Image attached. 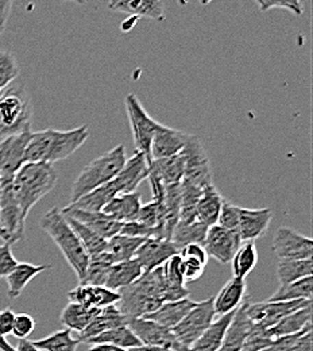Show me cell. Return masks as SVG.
Wrapping results in <instances>:
<instances>
[{
	"mask_svg": "<svg viewBox=\"0 0 313 351\" xmlns=\"http://www.w3.org/2000/svg\"><path fill=\"white\" fill-rule=\"evenodd\" d=\"M88 136L90 130L86 125L66 132L46 129L32 132L25 150L23 164L44 162L53 165L75 154L87 142Z\"/></svg>",
	"mask_w": 313,
	"mask_h": 351,
	"instance_id": "obj_1",
	"label": "cell"
},
{
	"mask_svg": "<svg viewBox=\"0 0 313 351\" xmlns=\"http://www.w3.org/2000/svg\"><path fill=\"white\" fill-rule=\"evenodd\" d=\"M116 307L130 320L145 317L161 307L166 299V280L164 267L143 273L132 285L119 291Z\"/></svg>",
	"mask_w": 313,
	"mask_h": 351,
	"instance_id": "obj_2",
	"label": "cell"
},
{
	"mask_svg": "<svg viewBox=\"0 0 313 351\" xmlns=\"http://www.w3.org/2000/svg\"><path fill=\"white\" fill-rule=\"evenodd\" d=\"M55 184L57 173L50 164L29 162L21 167L14 176L11 191L23 219H27L30 210L53 191Z\"/></svg>",
	"mask_w": 313,
	"mask_h": 351,
	"instance_id": "obj_3",
	"label": "cell"
},
{
	"mask_svg": "<svg viewBox=\"0 0 313 351\" xmlns=\"http://www.w3.org/2000/svg\"><path fill=\"white\" fill-rule=\"evenodd\" d=\"M40 227L51 238V241L61 250L66 263L76 273L79 282L84 278L90 256L82 245L79 237L72 230L69 223L62 215L61 208H51L40 220Z\"/></svg>",
	"mask_w": 313,
	"mask_h": 351,
	"instance_id": "obj_4",
	"label": "cell"
},
{
	"mask_svg": "<svg viewBox=\"0 0 313 351\" xmlns=\"http://www.w3.org/2000/svg\"><path fill=\"white\" fill-rule=\"evenodd\" d=\"M33 103L22 83H12L0 93V141L32 132Z\"/></svg>",
	"mask_w": 313,
	"mask_h": 351,
	"instance_id": "obj_5",
	"label": "cell"
},
{
	"mask_svg": "<svg viewBox=\"0 0 313 351\" xmlns=\"http://www.w3.org/2000/svg\"><path fill=\"white\" fill-rule=\"evenodd\" d=\"M126 161L127 157L123 145H118L105 154L90 161L72 185L71 204L76 203L96 188L112 181L123 169Z\"/></svg>",
	"mask_w": 313,
	"mask_h": 351,
	"instance_id": "obj_6",
	"label": "cell"
},
{
	"mask_svg": "<svg viewBox=\"0 0 313 351\" xmlns=\"http://www.w3.org/2000/svg\"><path fill=\"white\" fill-rule=\"evenodd\" d=\"M214 296L207 300L197 302L179 324L172 328L179 345L186 350L207 331V328L215 322L216 313L214 309Z\"/></svg>",
	"mask_w": 313,
	"mask_h": 351,
	"instance_id": "obj_7",
	"label": "cell"
},
{
	"mask_svg": "<svg viewBox=\"0 0 313 351\" xmlns=\"http://www.w3.org/2000/svg\"><path fill=\"white\" fill-rule=\"evenodd\" d=\"M181 154L184 158V178L181 182H188L201 189L214 184L208 154L197 136L190 135Z\"/></svg>",
	"mask_w": 313,
	"mask_h": 351,
	"instance_id": "obj_8",
	"label": "cell"
},
{
	"mask_svg": "<svg viewBox=\"0 0 313 351\" xmlns=\"http://www.w3.org/2000/svg\"><path fill=\"white\" fill-rule=\"evenodd\" d=\"M126 111L129 117V122L132 126V132L134 138V145L136 152L143 153L147 158V162L151 161L150 158V147L151 141L154 136L158 122L154 121L143 108L142 103L134 93H129L126 96Z\"/></svg>",
	"mask_w": 313,
	"mask_h": 351,
	"instance_id": "obj_9",
	"label": "cell"
},
{
	"mask_svg": "<svg viewBox=\"0 0 313 351\" xmlns=\"http://www.w3.org/2000/svg\"><path fill=\"white\" fill-rule=\"evenodd\" d=\"M271 249L279 261L312 260L313 257L312 239L289 227L277 230Z\"/></svg>",
	"mask_w": 313,
	"mask_h": 351,
	"instance_id": "obj_10",
	"label": "cell"
},
{
	"mask_svg": "<svg viewBox=\"0 0 313 351\" xmlns=\"http://www.w3.org/2000/svg\"><path fill=\"white\" fill-rule=\"evenodd\" d=\"M312 304V300H295V302H262L251 304L249 302L246 313L254 326L268 330L277 324L282 317Z\"/></svg>",
	"mask_w": 313,
	"mask_h": 351,
	"instance_id": "obj_11",
	"label": "cell"
},
{
	"mask_svg": "<svg viewBox=\"0 0 313 351\" xmlns=\"http://www.w3.org/2000/svg\"><path fill=\"white\" fill-rule=\"evenodd\" d=\"M127 326L132 328L142 346H157L173 351H188L179 345L172 330L165 328L153 320L145 317L130 319Z\"/></svg>",
	"mask_w": 313,
	"mask_h": 351,
	"instance_id": "obj_12",
	"label": "cell"
},
{
	"mask_svg": "<svg viewBox=\"0 0 313 351\" xmlns=\"http://www.w3.org/2000/svg\"><path fill=\"white\" fill-rule=\"evenodd\" d=\"M30 134L26 132L0 141V185L11 184L14 176L23 165V156Z\"/></svg>",
	"mask_w": 313,
	"mask_h": 351,
	"instance_id": "obj_13",
	"label": "cell"
},
{
	"mask_svg": "<svg viewBox=\"0 0 313 351\" xmlns=\"http://www.w3.org/2000/svg\"><path fill=\"white\" fill-rule=\"evenodd\" d=\"M242 239L238 231L225 230L219 226L208 227L205 241L203 247L205 249L208 257L215 258L221 263H231L232 257L242 245Z\"/></svg>",
	"mask_w": 313,
	"mask_h": 351,
	"instance_id": "obj_14",
	"label": "cell"
},
{
	"mask_svg": "<svg viewBox=\"0 0 313 351\" xmlns=\"http://www.w3.org/2000/svg\"><path fill=\"white\" fill-rule=\"evenodd\" d=\"M12 184V182H11ZM11 184L0 185V227L8 235V245H14L25 237V223L14 199Z\"/></svg>",
	"mask_w": 313,
	"mask_h": 351,
	"instance_id": "obj_15",
	"label": "cell"
},
{
	"mask_svg": "<svg viewBox=\"0 0 313 351\" xmlns=\"http://www.w3.org/2000/svg\"><path fill=\"white\" fill-rule=\"evenodd\" d=\"M179 247L172 241L149 238L138 249L135 260L140 263L143 271L147 273L168 263L172 257L179 256Z\"/></svg>",
	"mask_w": 313,
	"mask_h": 351,
	"instance_id": "obj_16",
	"label": "cell"
},
{
	"mask_svg": "<svg viewBox=\"0 0 313 351\" xmlns=\"http://www.w3.org/2000/svg\"><path fill=\"white\" fill-rule=\"evenodd\" d=\"M192 134L158 123L150 147L151 160H162L181 153Z\"/></svg>",
	"mask_w": 313,
	"mask_h": 351,
	"instance_id": "obj_17",
	"label": "cell"
},
{
	"mask_svg": "<svg viewBox=\"0 0 313 351\" xmlns=\"http://www.w3.org/2000/svg\"><path fill=\"white\" fill-rule=\"evenodd\" d=\"M61 211L64 215L84 224L86 227H88L93 232H96L99 237H101L105 241L118 235L122 228V223L110 218L108 215H105L103 213H90V211L79 210V208L72 207L71 204L66 206L65 208H62Z\"/></svg>",
	"mask_w": 313,
	"mask_h": 351,
	"instance_id": "obj_18",
	"label": "cell"
},
{
	"mask_svg": "<svg viewBox=\"0 0 313 351\" xmlns=\"http://www.w3.org/2000/svg\"><path fill=\"white\" fill-rule=\"evenodd\" d=\"M273 219V213L268 208H242L239 207L238 234L242 242H254L261 238L266 231Z\"/></svg>",
	"mask_w": 313,
	"mask_h": 351,
	"instance_id": "obj_19",
	"label": "cell"
},
{
	"mask_svg": "<svg viewBox=\"0 0 313 351\" xmlns=\"http://www.w3.org/2000/svg\"><path fill=\"white\" fill-rule=\"evenodd\" d=\"M69 303H76L92 309L116 306L121 296L119 292L111 291L105 287H93V285H80L68 293Z\"/></svg>",
	"mask_w": 313,
	"mask_h": 351,
	"instance_id": "obj_20",
	"label": "cell"
},
{
	"mask_svg": "<svg viewBox=\"0 0 313 351\" xmlns=\"http://www.w3.org/2000/svg\"><path fill=\"white\" fill-rule=\"evenodd\" d=\"M249 302H245L235 311L232 322L224 335L223 345L219 351H242L247 338L254 330V324L247 317L246 308Z\"/></svg>",
	"mask_w": 313,
	"mask_h": 351,
	"instance_id": "obj_21",
	"label": "cell"
},
{
	"mask_svg": "<svg viewBox=\"0 0 313 351\" xmlns=\"http://www.w3.org/2000/svg\"><path fill=\"white\" fill-rule=\"evenodd\" d=\"M108 8L134 18H150L158 22L166 19L165 3L161 0H114L108 3Z\"/></svg>",
	"mask_w": 313,
	"mask_h": 351,
	"instance_id": "obj_22",
	"label": "cell"
},
{
	"mask_svg": "<svg viewBox=\"0 0 313 351\" xmlns=\"http://www.w3.org/2000/svg\"><path fill=\"white\" fill-rule=\"evenodd\" d=\"M129 319L119 311L116 306L101 308L99 309L97 315L93 317V320L87 326L84 331H82L77 337V339L83 343H87L90 339L121 326H127Z\"/></svg>",
	"mask_w": 313,
	"mask_h": 351,
	"instance_id": "obj_23",
	"label": "cell"
},
{
	"mask_svg": "<svg viewBox=\"0 0 313 351\" xmlns=\"http://www.w3.org/2000/svg\"><path fill=\"white\" fill-rule=\"evenodd\" d=\"M247 293L246 278L232 277L222 288L219 295L214 299V309L216 316H224L235 312L245 303Z\"/></svg>",
	"mask_w": 313,
	"mask_h": 351,
	"instance_id": "obj_24",
	"label": "cell"
},
{
	"mask_svg": "<svg viewBox=\"0 0 313 351\" xmlns=\"http://www.w3.org/2000/svg\"><path fill=\"white\" fill-rule=\"evenodd\" d=\"M140 207H142L140 193L135 191L132 193L118 195L103 208L101 213L123 224V223L135 221L138 219Z\"/></svg>",
	"mask_w": 313,
	"mask_h": 351,
	"instance_id": "obj_25",
	"label": "cell"
},
{
	"mask_svg": "<svg viewBox=\"0 0 313 351\" xmlns=\"http://www.w3.org/2000/svg\"><path fill=\"white\" fill-rule=\"evenodd\" d=\"M149 162L143 153L135 152L134 156L126 161L123 169L115 177V181L121 186L122 193L135 192L136 186L147 180Z\"/></svg>",
	"mask_w": 313,
	"mask_h": 351,
	"instance_id": "obj_26",
	"label": "cell"
},
{
	"mask_svg": "<svg viewBox=\"0 0 313 351\" xmlns=\"http://www.w3.org/2000/svg\"><path fill=\"white\" fill-rule=\"evenodd\" d=\"M312 326V304L301 308L285 317H282L277 324L268 328V337L275 341L282 337H289L304 331Z\"/></svg>",
	"mask_w": 313,
	"mask_h": 351,
	"instance_id": "obj_27",
	"label": "cell"
},
{
	"mask_svg": "<svg viewBox=\"0 0 313 351\" xmlns=\"http://www.w3.org/2000/svg\"><path fill=\"white\" fill-rule=\"evenodd\" d=\"M147 178H154L162 182L164 185L181 184L184 178V158L179 153L173 157L162 160H151L149 162V176Z\"/></svg>",
	"mask_w": 313,
	"mask_h": 351,
	"instance_id": "obj_28",
	"label": "cell"
},
{
	"mask_svg": "<svg viewBox=\"0 0 313 351\" xmlns=\"http://www.w3.org/2000/svg\"><path fill=\"white\" fill-rule=\"evenodd\" d=\"M197 302L190 300L189 298L181 299L177 302H168L164 303L158 309L145 316V319L153 320L161 324L165 328H175L179 322L186 316V313L196 306Z\"/></svg>",
	"mask_w": 313,
	"mask_h": 351,
	"instance_id": "obj_29",
	"label": "cell"
},
{
	"mask_svg": "<svg viewBox=\"0 0 313 351\" xmlns=\"http://www.w3.org/2000/svg\"><path fill=\"white\" fill-rule=\"evenodd\" d=\"M223 202L224 197L222 193L218 191V188L214 184L204 188L196 207L197 221L203 223L207 227L216 226Z\"/></svg>",
	"mask_w": 313,
	"mask_h": 351,
	"instance_id": "obj_30",
	"label": "cell"
},
{
	"mask_svg": "<svg viewBox=\"0 0 313 351\" xmlns=\"http://www.w3.org/2000/svg\"><path fill=\"white\" fill-rule=\"evenodd\" d=\"M235 312L219 316L188 351H219Z\"/></svg>",
	"mask_w": 313,
	"mask_h": 351,
	"instance_id": "obj_31",
	"label": "cell"
},
{
	"mask_svg": "<svg viewBox=\"0 0 313 351\" xmlns=\"http://www.w3.org/2000/svg\"><path fill=\"white\" fill-rule=\"evenodd\" d=\"M143 273L145 271L140 263H138L135 258L129 261L115 263L110 269V273L105 281V288L119 292L121 289L132 285L138 278H140Z\"/></svg>",
	"mask_w": 313,
	"mask_h": 351,
	"instance_id": "obj_32",
	"label": "cell"
},
{
	"mask_svg": "<svg viewBox=\"0 0 313 351\" xmlns=\"http://www.w3.org/2000/svg\"><path fill=\"white\" fill-rule=\"evenodd\" d=\"M47 269H50L49 265L18 263L15 269L5 277V282L8 287V298L10 299L19 298L23 289L27 287V284Z\"/></svg>",
	"mask_w": 313,
	"mask_h": 351,
	"instance_id": "obj_33",
	"label": "cell"
},
{
	"mask_svg": "<svg viewBox=\"0 0 313 351\" xmlns=\"http://www.w3.org/2000/svg\"><path fill=\"white\" fill-rule=\"evenodd\" d=\"M116 263L114 257L108 253H100L92 256L84 274V278L80 281V285H93V287H105V281L112 265Z\"/></svg>",
	"mask_w": 313,
	"mask_h": 351,
	"instance_id": "obj_34",
	"label": "cell"
},
{
	"mask_svg": "<svg viewBox=\"0 0 313 351\" xmlns=\"http://www.w3.org/2000/svg\"><path fill=\"white\" fill-rule=\"evenodd\" d=\"M99 309L84 307L76 303H68V306L62 309L60 322L65 328L71 331H77L79 334L87 328V326L97 315Z\"/></svg>",
	"mask_w": 313,
	"mask_h": 351,
	"instance_id": "obj_35",
	"label": "cell"
},
{
	"mask_svg": "<svg viewBox=\"0 0 313 351\" xmlns=\"http://www.w3.org/2000/svg\"><path fill=\"white\" fill-rule=\"evenodd\" d=\"M87 343L88 345L105 343V345H112V346L122 348L126 350H132L134 348L142 346L129 326H121V327L111 328V330L92 338Z\"/></svg>",
	"mask_w": 313,
	"mask_h": 351,
	"instance_id": "obj_36",
	"label": "cell"
},
{
	"mask_svg": "<svg viewBox=\"0 0 313 351\" xmlns=\"http://www.w3.org/2000/svg\"><path fill=\"white\" fill-rule=\"evenodd\" d=\"M207 231H208V227L200 221H195L189 224L179 221L173 230L171 241L179 247V250L188 245L203 246Z\"/></svg>",
	"mask_w": 313,
	"mask_h": 351,
	"instance_id": "obj_37",
	"label": "cell"
},
{
	"mask_svg": "<svg viewBox=\"0 0 313 351\" xmlns=\"http://www.w3.org/2000/svg\"><path fill=\"white\" fill-rule=\"evenodd\" d=\"M313 276L297 280L288 285H279L277 292L268 302H295V300H312Z\"/></svg>",
	"mask_w": 313,
	"mask_h": 351,
	"instance_id": "obj_38",
	"label": "cell"
},
{
	"mask_svg": "<svg viewBox=\"0 0 313 351\" xmlns=\"http://www.w3.org/2000/svg\"><path fill=\"white\" fill-rule=\"evenodd\" d=\"M234 277L246 278L258 263V250L254 242H243L231 260Z\"/></svg>",
	"mask_w": 313,
	"mask_h": 351,
	"instance_id": "obj_39",
	"label": "cell"
},
{
	"mask_svg": "<svg viewBox=\"0 0 313 351\" xmlns=\"http://www.w3.org/2000/svg\"><path fill=\"white\" fill-rule=\"evenodd\" d=\"M146 239L143 238H130L122 234H118L107 241V252L114 257L116 263L129 261L135 258L138 249Z\"/></svg>",
	"mask_w": 313,
	"mask_h": 351,
	"instance_id": "obj_40",
	"label": "cell"
},
{
	"mask_svg": "<svg viewBox=\"0 0 313 351\" xmlns=\"http://www.w3.org/2000/svg\"><path fill=\"white\" fill-rule=\"evenodd\" d=\"M313 276L312 260H299V261H278L277 277L279 285H288L297 280Z\"/></svg>",
	"mask_w": 313,
	"mask_h": 351,
	"instance_id": "obj_41",
	"label": "cell"
},
{
	"mask_svg": "<svg viewBox=\"0 0 313 351\" xmlns=\"http://www.w3.org/2000/svg\"><path fill=\"white\" fill-rule=\"evenodd\" d=\"M32 342L41 351H76L82 343L77 338L72 337V331L68 328L55 331L42 339Z\"/></svg>",
	"mask_w": 313,
	"mask_h": 351,
	"instance_id": "obj_42",
	"label": "cell"
},
{
	"mask_svg": "<svg viewBox=\"0 0 313 351\" xmlns=\"http://www.w3.org/2000/svg\"><path fill=\"white\" fill-rule=\"evenodd\" d=\"M203 189L188 182H181V207H179V221L195 223L197 221L196 207L201 197Z\"/></svg>",
	"mask_w": 313,
	"mask_h": 351,
	"instance_id": "obj_43",
	"label": "cell"
},
{
	"mask_svg": "<svg viewBox=\"0 0 313 351\" xmlns=\"http://www.w3.org/2000/svg\"><path fill=\"white\" fill-rule=\"evenodd\" d=\"M64 217H65L66 221L69 223V226L72 227V230L76 232V235L79 237L82 245L84 246V249H86V252L88 253L90 257L107 252V241L105 239L99 237L96 232H93L88 227L79 223L77 220L72 219L66 215H64Z\"/></svg>",
	"mask_w": 313,
	"mask_h": 351,
	"instance_id": "obj_44",
	"label": "cell"
},
{
	"mask_svg": "<svg viewBox=\"0 0 313 351\" xmlns=\"http://www.w3.org/2000/svg\"><path fill=\"white\" fill-rule=\"evenodd\" d=\"M19 76V65L11 51L0 50V93Z\"/></svg>",
	"mask_w": 313,
	"mask_h": 351,
	"instance_id": "obj_45",
	"label": "cell"
},
{
	"mask_svg": "<svg viewBox=\"0 0 313 351\" xmlns=\"http://www.w3.org/2000/svg\"><path fill=\"white\" fill-rule=\"evenodd\" d=\"M260 11L262 12H266L268 10H273V8H285L288 10L289 12L297 15V16H301L304 14V4L299 0H281V1H273V0H257L255 1Z\"/></svg>",
	"mask_w": 313,
	"mask_h": 351,
	"instance_id": "obj_46",
	"label": "cell"
},
{
	"mask_svg": "<svg viewBox=\"0 0 313 351\" xmlns=\"http://www.w3.org/2000/svg\"><path fill=\"white\" fill-rule=\"evenodd\" d=\"M34 328H36V320L33 319V316H30L29 313H18L15 315L11 334L19 341H22V339H27L30 334L34 331Z\"/></svg>",
	"mask_w": 313,
	"mask_h": 351,
	"instance_id": "obj_47",
	"label": "cell"
},
{
	"mask_svg": "<svg viewBox=\"0 0 313 351\" xmlns=\"http://www.w3.org/2000/svg\"><path fill=\"white\" fill-rule=\"evenodd\" d=\"M238 220H239V207L224 199L216 226L223 227L225 230L238 231Z\"/></svg>",
	"mask_w": 313,
	"mask_h": 351,
	"instance_id": "obj_48",
	"label": "cell"
},
{
	"mask_svg": "<svg viewBox=\"0 0 313 351\" xmlns=\"http://www.w3.org/2000/svg\"><path fill=\"white\" fill-rule=\"evenodd\" d=\"M119 234L126 235V237H130V238H143V239L158 238V231H157V228L147 227V226L139 223L138 220L129 221V223H123ZM158 239H160V238H158Z\"/></svg>",
	"mask_w": 313,
	"mask_h": 351,
	"instance_id": "obj_49",
	"label": "cell"
},
{
	"mask_svg": "<svg viewBox=\"0 0 313 351\" xmlns=\"http://www.w3.org/2000/svg\"><path fill=\"white\" fill-rule=\"evenodd\" d=\"M181 258V257H179ZM205 266L203 263L197 261V260H192V258H185L182 260L181 258V270H182V276H184V280H185V284L186 282H193V281H197L203 274H204V270H205Z\"/></svg>",
	"mask_w": 313,
	"mask_h": 351,
	"instance_id": "obj_50",
	"label": "cell"
},
{
	"mask_svg": "<svg viewBox=\"0 0 313 351\" xmlns=\"http://www.w3.org/2000/svg\"><path fill=\"white\" fill-rule=\"evenodd\" d=\"M11 247L8 243L0 245V278H5L19 263L14 257Z\"/></svg>",
	"mask_w": 313,
	"mask_h": 351,
	"instance_id": "obj_51",
	"label": "cell"
},
{
	"mask_svg": "<svg viewBox=\"0 0 313 351\" xmlns=\"http://www.w3.org/2000/svg\"><path fill=\"white\" fill-rule=\"evenodd\" d=\"M179 256L182 260L192 258V260H197L204 265L208 263V254H207L205 249L200 245H188V246L182 247L179 250Z\"/></svg>",
	"mask_w": 313,
	"mask_h": 351,
	"instance_id": "obj_52",
	"label": "cell"
},
{
	"mask_svg": "<svg viewBox=\"0 0 313 351\" xmlns=\"http://www.w3.org/2000/svg\"><path fill=\"white\" fill-rule=\"evenodd\" d=\"M15 312L11 308H4L0 311V335L7 337L12 331V324L15 319Z\"/></svg>",
	"mask_w": 313,
	"mask_h": 351,
	"instance_id": "obj_53",
	"label": "cell"
},
{
	"mask_svg": "<svg viewBox=\"0 0 313 351\" xmlns=\"http://www.w3.org/2000/svg\"><path fill=\"white\" fill-rule=\"evenodd\" d=\"M11 8H12V1L0 0V27L3 29H5L7 21L11 15Z\"/></svg>",
	"mask_w": 313,
	"mask_h": 351,
	"instance_id": "obj_54",
	"label": "cell"
},
{
	"mask_svg": "<svg viewBox=\"0 0 313 351\" xmlns=\"http://www.w3.org/2000/svg\"><path fill=\"white\" fill-rule=\"evenodd\" d=\"M88 351H129L122 348H116L112 345H105V343H97V345H90Z\"/></svg>",
	"mask_w": 313,
	"mask_h": 351,
	"instance_id": "obj_55",
	"label": "cell"
},
{
	"mask_svg": "<svg viewBox=\"0 0 313 351\" xmlns=\"http://www.w3.org/2000/svg\"><path fill=\"white\" fill-rule=\"evenodd\" d=\"M15 351H41L38 348H36L34 345H33V342L32 341H29V339H22V341H19V343H18V346L15 348Z\"/></svg>",
	"mask_w": 313,
	"mask_h": 351,
	"instance_id": "obj_56",
	"label": "cell"
},
{
	"mask_svg": "<svg viewBox=\"0 0 313 351\" xmlns=\"http://www.w3.org/2000/svg\"><path fill=\"white\" fill-rule=\"evenodd\" d=\"M129 351H173L166 348H157V346H138Z\"/></svg>",
	"mask_w": 313,
	"mask_h": 351,
	"instance_id": "obj_57",
	"label": "cell"
},
{
	"mask_svg": "<svg viewBox=\"0 0 313 351\" xmlns=\"http://www.w3.org/2000/svg\"><path fill=\"white\" fill-rule=\"evenodd\" d=\"M0 351H15V348H12L11 343H8L7 339L1 335H0Z\"/></svg>",
	"mask_w": 313,
	"mask_h": 351,
	"instance_id": "obj_58",
	"label": "cell"
},
{
	"mask_svg": "<svg viewBox=\"0 0 313 351\" xmlns=\"http://www.w3.org/2000/svg\"><path fill=\"white\" fill-rule=\"evenodd\" d=\"M0 239L4 242V243H8V235L7 232L0 227Z\"/></svg>",
	"mask_w": 313,
	"mask_h": 351,
	"instance_id": "obj_59",
	"label": "cell"
},
{
	"mask_svg": "<svg viewBox=\"0 0 313 351\" xmlns=\"http://www.w3.org/2000/svg\"><path fill=\"white\" fill-rule=\"evenodd\" d=\"M3 32H4V29H3V27H0V36L3 34Z\"/></svg>",
	"mask_w": 313,
	"mask_h": 351,
	"instance_id": "obj_60",
	"label": "cell"
}]
</instances>
